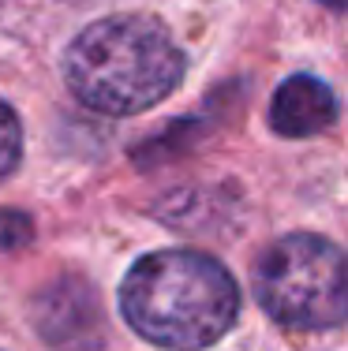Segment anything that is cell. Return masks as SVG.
Listing matches in <instances>:
<instances>
[{"instance_id":"obj_1","label":"cell","mask_w":348,"mask_h":351,"mask_svg":"<svg viewBox=\"0 0 348 351\" xmlns=\"http://www.w3.org/2000/svg\"><path fill=\"white\" fill-rule=\"evenodd\" d=\"M120 314L157 348L202 351L232 329L240 291L232 273L202 250H154L124 277Z\"/></svg>"},{"instance_id":"obj_2","label":"cell","mask_w":348,"mask_h":351,"mask_svg":"<svg viewBox=\"0 0 348 351\" xmlns=\"http://www.w3.org/2000/svg\"><path fill=\"white\" fill-rule=\"evenodd\" d=\"M64 79L86 108L131 116L180 86L184 53L150 15H109L68 45Z\"/></svg>"},{"instance_id":"obj_3","label":"cell","mask_w":348,"mask_h":351,"mask_svg":"<svg viewBox=\"0 0 348 351\" xmlns=\"http://www.w3.org/2000/svg\"><path fill=\"white\" fill-rule=\"evenodd\" d=\"M255 295L273 322L292 329H337L348 317L345 254L322 236H281L255 262Z\"/></svg>"},{"instance_id":"obj_4","label":"cell","mask_w":348,"mask_h":351,"mask_svg":"<svg viewBox=\"0 0 348 351\" xmlns=\"http://www.w3.org/2000/svg\"><path fill=\"white\" fill-rule=\"evenodd\" d=\"M34 322L45 344L56 351H97L105 340V317L97 291L79 277H64L41 288Z\"/></svg>"},{"instance_id":"obj_5","label":"cell","mask_w":348,"mask_h":351,"mask_svg":"<svg viewBox=\"0 0 348 351\" xmlns=\"http://www.w3.org/2000/svg\"><path fill=\"white\" fill-rule=\"evenodd\" d=\"M337 120V97L314 75H292L277 86L270 105V123L285 138H308Z\"/></svg>"},{"instance_id":"obj_6","label":"cell","mask_w":348,"mask_h":351,"mask_svg":"<svg viewBox=\"0 0 348 351\" xmlns=\"http://www.w3.org/2000/svg\"><path fill=\"white\" fill-rule=\"evenodd\" d=\"M23 157V131H19V116L12 112V105L0 97V180L12 176V169Z\"/></svg>"},{"instance_id":"obj_7","label":"cell","mask_w":348,"mask_h":351,"mask_svg":"<svg viewBox=\"0 0 348 351\" xmlns=\"http://www.w3.org/2000/svg\"><path fill=\"white\" fill-rule=\"evenodd\" d=\"M30 243V221L15 210L0 213V247H23Z\"/></svg>"},{"instance_id":"obj_8","label":"cell","mask_w":348,"mask_h":351,"mask_svg":"<svg viewBox=\"0 0 348 351\" xmlns=\"http://www.w3.org/2000/svg\"><path fill=\"white\" fill-rule=\"evenodd\" d=\"M322 4H329V8H345V0H322Z\"/></svg>"}]
</instances>
